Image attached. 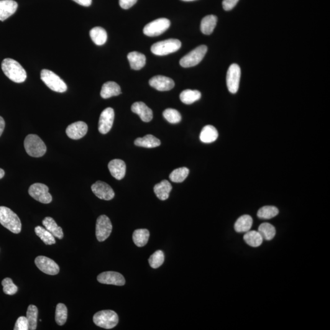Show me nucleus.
Masks as SVG:
<instances>
[{
    "label": "nucleus",
    "instance_id": "3",
    "mask_svg": "<svg viewBox=\"0 0 330 330\" xmlns=\"http://www.w3.org/2000/svg\"><path fill=\"white\" fill-rule=\"evenodd\" d=\"M24 147L28 154L33 157H42L47 151L44 142L37 135H28L25 138Z\"/></svg>",
    "mask_w": 330,
    "mask_h": 330
},
{
    "label": "nucleus",
    "instance_id": "27",
    "mask_svg": "<svg viewBox=\"0 0 330 330\" xmlns=\"http://www.w3.org/2000/svg\"><path fill=\"white\" fill-rule=\"evenodd\" d=\"M217 17L216 15H209L204 17L201 23V30L203 34L210 35L214 32L217 23Z\"/></svg>",
    "mask_w": 330,
    "mask_h": 330
},
{
    "label": "nucleus",
    "instance_id": "26",
    "mask_svg": "<svg viewBox=\"0 0 330 330\" xmlns=\"http://www.w3.org/2000/svg\"><path fill=\"white\" fill-rule=\"evenodd\" d=\"M135 145L137 147L146 148H154L161 145L160 140L152 135H147L143 138H138L135 141Z\"/></svg>",
    "mask_w": 330,
    "mask_h": 330
},
{
    "label": "nucleus",
    "instance_id": "47",
    "mask_svg": "<svg viewBox=\"0 0 330 330\" xmlns=\"http://www.w3.org/2000/svg\"><path fill=\"white\" fill-rule=\"evenodd\" d=\"M5 175V173L3 170L2 169L0 168V179H2V178L4 177Z\"/></svg>",
    "mask_w": 330,
    "mask_h": 330
},
{
    "label": "nucleus",
    "instance_id": "6",
    "mask_svg": "<svg viewBox=\"0 0 330 330\" xmlns=\"http://www.w3.org/2000/svg\"><path fill=\"white\" fill-rule=\"evenodd\" d=\"M181 42L178 39H170L158 42L152 45L151 52L157 56H165L177 52L181 47Z\"/></svg>",
    "mask_w": 330,
    "mask_h": 330
},
{
    "label": "nucleus",
    "instance_id": "2",
    "mask_svg": "<svg viewBox=\"0 0 330 330\" xmlns=\"http://www.w3.org/2000/svg\"><path fill=\"white\" fill-rule=\"evenodd\" d=\"M0 223L14 234L21 232L22 223L19 217L8 207L0 206Z\"/></svg>",
    "mask_w": 330,
    "mask_h": 330
},
{
    "label": "nucleus",
    "instance_id": "22",
    "mask_svg": "<svg viewBox=\"0 0 330 330\" xmlns=\"http://www.w3.org/2000/svg\"><path fill=\"white\" fill-rule=\"evenodd\" d=\"M130 68L133 70L138 71L142 69L147 63V58L143 53L138 52H130L127 55Z\"/></svg>",
    "mask_w": 330,
    "mask_h": 330
},
{
    "label": "nucleus",
    "instance_id": "11",
    "mask_svg": "<svg viewBox=\"0 0 330 330\" xmlns=\"http://www.w3.org/2000/svg\"><path fill=\"white\" fill-rule=\"evenodd\" d=\"M241 70L237 64H232L227 70L226 84L230 93L235 94L239 90Z\"/></svg>",
    "mask_w": 330,
    "mask_h": 330
},
{
    "label": "nucleus",
    "instance_id": "34",
    "mask_svg": "<svg viewBox=\"0 0 330 330\" xmlns=\"http://www.w3.org/2000/svg\"><path fill=\"white\" fill-rule=\"evenodd\" d=\"M279 210L277 207L272 206H263L257 212V217L262 220H269L278 216Z\"/></svg>",
    "mask_w": 330,
    "mask_h": 330
},
{
    "label": "nucleus",
    "instance_id": "40",
    "mask_svg": "<svg viewBox=\"0 0 330 330\" xmlns=\"http://www.w3.org/2000/svg\"><path fill=\"white\" fill-rule=\"evenodd\" d=\"M165 255L164 253L161 250H158L150 256L149 259V263L150 267L153 268H158L160 267L164 262Z\"/></svg>",
    "mask_w": 330,
    "mask_h": 330
},
{
    "label": "nucleus",
    "instance_id": "37",
    "mask_svg": "<svg viewBox=\"0 0 330 330\" xmlns=\"http://www.w3.org/2000/svg\"><path fill=\"white\" fill-rule=\"evenodd\" d=\"M68 319V308L63 303H59L56 306L55 321L59 326L65 325Z\"/></svg>",
    "mask_w": 330,
    "mask_h": 330
},
{
    "label": "nucleus",
    "instance_id": "32",
    "mask_svg": "<svg viewBox=\"0 0 330 330\" xmlns=\"http://www.w3.org/2000/svg\"><path fill=\"white\" fill-rule=\"evenodd\" d=\"M245 242L252 247H258L261 245L263 242V238L259 232L257 231H249L244 235Z\"/></svg>",
    "mask_w": 330,
    "mask_h": 330
},
{
    "label": "nucleus",
    "instance_id": "13",
    "mask_svg": "<svg viewBox=\"0 0 330 330\" xmlns=\"http://www.w3.org/2000/svg\"><path fill=\"white\" fill-rule=\"evenodd\" d=\"M91 190L94 194L101 199L110 201L113 199L115 194L112 188L108 183L102 181H97L91 186Z\"/></svg>",
    "mask_w": 330,
    "mask_h": 330
},
{
    "label": "nucleus",
    "instance_id": "10",
    "mask_svg": "<svg viewBox=\"0 0 330 330\" xmlns=\"http://www.w3.org/2000/svg\"><path fill=\"white\" fill-rule=\"evenodd\" d=\"M112 226L111 221L107 216L102 215L99 217L96 221V235L99 242H104L111 234Z\"/></svg>",
    "mask_w": 330,
    "mask_h": 330
},
{
    "label": "nucleus",
    "instance_id": "31",
    "mask_svg": "<svg viewBox=\"0 0 330 330\" xmlns=\"http://www.w3.org/2000/svg\"><path fill=\"white\" fill-rule=\"evenodd\" d=\"M201 93L198 90L186 89L180 94V99L183 104L190 105L201 99Z\"/></svg>",
    "mask_w": 330,
    "mask_h": 330
},
{
    "label": "nucleus",
    "instance_id": "19",
    "mask_svg": "<svg viewBox=\"0 0 330 330\" xmlns=\"http://www.w3.org/2000/svg\"><path fill=\"white\" fill-rule=\"evenodd\" d=\"M131 110L134 113L140 116L143 122H148L152 121L153 112L147 105L142 102H135L132 105Z\"/></svg>",
    "mask_w": 330,
    "mask_h": 330
},
{
    "label": "nucleus",
    "instance_id": "44",
    "mask_svg": "<svg viewBox=\"0 0 330 330\" xmlns=\"http://www.w3.org/2000/svg\"><path fill=\"white\" fill-rule=\"evenodd\" d=\"M138 0H119L120 6L122 9H128L136 3Z\"/></svg>",
    "mask_w": 330,
    "mask_h": 330
},
{
    "label": "nucleus",
    "instance_id": "20",
    "mask_svg": "<svg viewBox=\"0 0 330 330\" xmlns=\"http://www.w3.org/2000/svg\"><path fill=\"white\" fill-rule=\"evenodd\" d=\"M109 169L112 177L121 180L126 173V165L123 160L114 159L109 163Z\"/></svg>",
    "mask_w": 330,
    "mask_h": 330
},
{
    "label": "nucleus",
    "instance_id": "33",
    "mask_svg": "<svg viewBox=\"0 0 330 330\" xmlns=\"http://www.w3.org/2000/svg\"><path fill=\"white\" fill-rule=\"evenodd\" d=\"M257 231L261 235L263 239L267 241L272 240L276 234L275 227L268 222H263L260 224Z\"/></svg>",
    "mask_w": 330,
    "mask_h": 330
},
{
    "label": "nucleus",
    "instance_id": "7",
    "mask_svg": "<svg viewBox=\"0 0 330 330\" xmlns=\"http://www.w3.org/2000/svg\"><path fill=\"white\" fill-rule=\"evenodd\" d=\"M207 52V47L206 45H200L195 49L191 51L187 55L184 56L180 60V65L182 67L188 68L198 65L203 60Z\"/></svg>",
    "mask_w": 330,
    "mask_h": 330
},
{
    "label": "nucleus",
    "instance_id": "39",
    "mask_svg": "<svg viewBox=\"0 0 330 330\" xmlns=\"http://www.w3.org/2000/svg\"><path fill=\"white\" fill-rule=\"evenodd\" d=\"M163 117L171 124H178L181 121V115L178 110L173 109H166L163 112Z\"/></svg>",
    "mask_w": 330,
    "mask_h": 330
},
{
    "label": "nucleus",
    "instance_id": "5",
    "mask_svg": "<svg viewBox=\"0 0 330 330\" xmlns=\"http://www.w3.org/2000/svg\"><path fill=\"white\" fill-rule=\"evenodd\" d=\"M94 323L105 329H111L119 322V317L114 311L103 310L97 312L93 317Z\"/></svg>",
    "mask_w": 330,
    "mask_h": 330
},
{
    "label": "nucleus",
    "instance_id": "43",
    "mask_svg": "<svg viewBox=\"0 0 330 330\" xmlns=\"http://www.w3.org/2000/svg\"><path fill=\"white\" fill-rule=\"evenodd\" d=\"M239 0H223L222 7L225 11H231L237 4Z\"/></svg>",
    "mask_w": 330,
    "mask_h": 330
},
{
    "label": "nucleus",
    "instance_id": "23",
    "mask_svg": "<svg viewBox=\"0 0 330 330\" xmlns=\"http://www.w3.org/2000/svg\"><path fill=\"white\" fill-rule=\"evenodd\" d=\"M172 190V185L170 182L163 180L161 183L156 184L153 188V191L160 200L165 201L170 196V193Z\"/></svg>",
    "mask_w": 330,
    "mask_h": 330
},
{
    "label": "nucleus",
    "instance_id": "15",
    "mask_svg": "<svg viewBox=\"0 0 330 330\" xmlns=\"http://www.w3.org/2000/svg\"><path fill=\"white\" fill-rule=\"evenodd\" d=\"M97 281L105 285L115 286H124L125 283V278L121 273L116 272H106L101 273L97 276Z\"/></svg>",
    "mask_w": 330,
    "mask_h": 330
},
{
    "label": "nucleus",
    "instance_id": "16",
    "mask_svg": "<svg viewBox=\"0 0 330 330\" xmlns=\"http://www.w3.org/2000/svg\"><path fill=\"white\" fill-rule=\"evenodd\" d=\"M149 84L152 88L159 91H168L172 89L175 86L173 79L163 75L153 76L150 79Z\"/></svg>",
    "mask_w": 330,
    "mask_h": 330
},
{
    "label": "nucleus",
    "instance_id": "42",
    "mask_svg": "<svg viewBox=\"0 0 330 330\" xmlns=\"http://www.w3.org/2000/svg\"><path fill=\"white\" fill-rule=\"evenodd\" d=\"M14 330H29V324H28L27 317L21 316L17 320L15 324Z\"/></svg>",
    "mask_w": 330,
    "mask_h": 330
},
{
    "label": "nucleus",
    "instance_id": "12",
    "mask_svg": "<svg viewBox=\"0 0 330 330\" xmlns=\"http://www.w3.org/2000/svg\"><path fill=\"white\" fill-rule=\"evenodd\" d=\"M35 264L40 271L49 275H56L60 272V267L54 260L39 256L35 259Z\"/></svg>",
    "mask_w": 330,
    "mask_h": 330
},
{
    "label": "nucleus",
    "instance_id": "9",
    "mask_svg": "<svg viewBox=\"0 0 330 330\" xmlns=\"http://www.w3.org/2000/svg\"><path fill=\"white\" fill-rule=\"evenodd\" d=\"M49 188L45 184L36 183L30 186L28 193L35 200L43 204H49L52 201V196Z\"/></svg>",
    "mask_w": 330,
    "mask_h": 330
},
{
    "label": "nucleus",
    "instance_id": "17",
    "mask_svg": "<svg viewBox=\"0 0 330 330\" xmlns=\"http://www.w3.org/2000/svg\"><path fill=\"white\" fill-rule=\"evenodd\" d=\"M88 125L83 121H78L69 125L66 132L68 136L73 140H79L85 136L88 132Z\"/></svg>",
    "mask_w": 330,
    "mask_h": 330
},
{
    "label": "nucleus",
    "instance_id": "18",
    "mask_svg": "<svg viewBox=\"0 0 330 330\" xmlns=\"http://www.w3.org/2000/svg\"><path fill=\"white\" fill-rule=\"evenodd\" d=\"M18 4L14 0H0V21H4L16 12Z\"/></svg>",
    "mask_w": 330,
    "mask_h": 330
},
{
    "label": "nucleus",
    "instance_id": "25",
    "mask_svg": "<svg viewBox=\"0 0 330 330\" xmlns=\"http://www.w3.org/2000/svg\"><path fill=\"white\" fill-rule=\"evenodd\" d=\"M42 224L45 227L46 229L52 233L53 236L57 237L59 239H62L64 233L62 228L58 226L55 220L52 217H46L43 220Z\"/></svg>",
    "mask_w": 330,
    "mask_h": 330
},
{
    "label": "nucleus",
    "instance_id": "45",
    "mask_svg": "<svg viewBox=\"0 0 330 330\" xmlns=\"http://www.w3.org/2000/svg\"><path fill=\"white\" fill-rule=\"evenodd\" d=\"M73 1L81 6L85 7L90 6L92 4V0H73Z\"/></svg>",
    "mask_w": 330,
    "mask_h": 330
},
{
    "label": "nucleus",
    "instance_id": "8",
    "mask_svg": "<svg viewBox=\"0 0 330 330\" xmlns=\"http://www.w3.org/2000/svg\"><path fill=\"white\" fill-rule=\"evenodd\" d=\"M170 20L165 18H160L146 25L143 33L147 37H158L165 32L170 28Z\"/></svg>",
    "mask_w": 330,
    "mask_h": 330
},
{
    "label": "nucleus",
    "instance_id": "41",
    "mask_svg": "<svg viewBox=\"0 0 330 330\" xmlns=\"http://www.w3.org/2000/svg\"><path fill=\"white\" fill-rule=\"evenodd\" d=\"M1 284L2 287H3V292L7 295H12L17 293V286L14 284L11 278H4L2 281Z\"/></svg>",
    "mask_w": 330,
    "mask_h": 330
},
{
    "label": "nucleus",
    "instance_id": "48",
    "mask_svg": "<svg viewBox=\"0 0 330 330\" xmlns=\"http://www.w3.org/2000/svg\"><path fill=\"white\" fill-rule=\"evenodd\" d=\"M182 1H194V0H182Z\"/></svg>",
    "mask_w": 330,
    "mask_h": 330
},
{
    "label": "nucleus",
    "instance_id": "38",
    "mask_svg": "<svg viewBox=\"0 0 330 330\" xmlns=\"http://www.w3.org/2000/svg\"><path fill=\"white\" fill-rule=\"evenodd\" d=\"M189 174V170L186 167H182L173 170L169 176L173 183H181L185 181Z\"/></svg>",
    "mask_w": 330,
    "mask_h": 330
},
{
    "label": "nucleus",
    "instance_id": "28",
    "mask_svg": "<svg viewBox=\"0 0 330 330\" xmlns=\"http://www.w3.org/2000/svg\"><path fill=\"white\" fill-rule=\"evenodd\" d=\"M252 217L248 215H244L238 219L234 224L235 231L237 232H247L252 228Z\"/></svg>",
    "mask_w": 330,
    "mask_h": 330
},
{
    "label": "nucleus",
    "instance_id": "24",
    "mask_svg": "<svg viewBox=\"0 0 330 330\" xmlns=\"http://www.w3.org/2000/svg\"><path fill=\"white\" fill-rule=\"evenodd\" d=\"M218 137L219 133L216 128L211 125H207L202 129L199 138L204 143H211L216 142Z\"/></svg>",
    "mask_w": 330,
    "mask_h": 330
},
{
    "label": "nucleus",
    "instance_id": "36",
    "mask_svg": "<svg viewBox=\"0 0 330 330\" xmlns=\"http://www.w3.org/2000/svg\"><path fill=\"white\" fill-rule=\"evenodd\" d=\"M38 309L37 306L31 304L27 311V318L29 324V330H35L37 329Z\"/></svg>",
    "mask_w": 330,
    "mask_h": 330
},
{
    "label": "nucleus",
    "instance_id": "46",
    "mask_svg": "<svg viewBox=\"0 0 330 330\" xmlns=\"http://www.w3.org/2000/svg\"><path fill=\"white\" fill-rule=\"evenodd\" d=\"M5 127V122L4 120L1 116H0V137L2 134V132L4 131Z\"/></svg>",
    "mask_w": 330,
    "mask_h": 330
},
{
    "label": "nucleus",
    "instance_id": "30",
    "mask_svg": "<svg viewBox=\"0 0 330 330\" xmlns=\"http://www.w3.org/2000/svg\"><path fill=\"white\" fill-rule=\"evenodd\" d=\"M149 236V231L147 229H137L133 234V240L137 247H143L147 244Z\"/></svg>",
    "mask_w": 330,
    "mask_h": 330
},
{
    "label": "nucleus",
    "instance_id": "21",
    "mask_svg": "<svg viewBox=\"0 0 330 330\" xmlns=\"http://www.w3.org/2000/svg\"><path fill=\"white\" fill-rule=\"evenodd\" d=\"M121 94V89L118 84L114 81H108L103 84L101 91L102 98L107 99Z\"/></svg>",
    "mask_w": 330,
    "mask_h": 330
},
{
    "label": "nucleus",
    "instance_id": "1",
    "mask_svg": "<svg viewBox=\"0 0 330 330\" xmlns=\"http://www.w3.org/2000/svg\"><path fill=\"white\" fill-rule=\"evenodd\" d=\"M1 69L5 75L15 83H23L27 79L26 71L19 63L13 59H4L2 61Z\"/></svg>",
    "mask_w": 330,
    "mask_h": 330
},
{
    "label": "nucleus",
    "instance_id": "14",
    "mask_svg": "<svg viewBox=\"0 0 330 330\" xmlns=\"http://www.w3.org/2000/svg\"><path fill=\"white\" fill-rule=\"evenodd\" d=\"M114 111L112 108H107L102 112L99 121V131L102 134H107L113 124Z\"/></svg>",
    "mask_w": 330,
    "mask_h": 330
},
{
    "label": "nucleus",
    "instance_id": "35",
    "mask_svg": "<svg viewBox=\"0 0 330 330\" xmlns=\"http://www.w3.org/2000/svg\"><path fill=\"white\" fill-rule=\"evenodd\" d=\"M35 231L36 234L45 244L50 245L55 244V237L48 230L43 228L42 226H38L35 227Z\"/></svg>",
    "mask_w": 330,
    "mask_h": 330
},
{
    "label": "nucleus",
    "instance_id": "29",
    "mask_svg": "<svg viewBox=\"0 0 330 330\" xmlns=\"http://www.w3.org/2000/svg\"><path fill=\"white\" fill-rule=\"evenodd\" d=\"M92 40L97 45L105 44L107 40V33L103 28L96 27L93 28L89 33Z\"/></svg>",
    "mask_w": 330,
    "mask_h": 330
},
{
    "label": "nucleus",
    "instance_id": "4",
    "mask_svg": "<svg viewBox=\"0 0 330 330\" xmlns=\"http://www.w3.org/2000/svg\"><path fill=\"white\" fill-rule=\"evenodd\" d=\"M40 78L43 82L53 91L62 93L67 91V84L52 71L43 69L40 73Z\"/></svg>",
    "mask_w": 330,
    "mask_h": 330
}]
</instances>
